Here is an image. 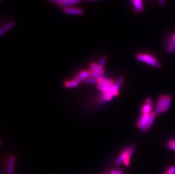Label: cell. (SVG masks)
<instances>
[{"instance_id":"603a6c76","label":"cell","mask_w":175,"mask_h":174,"mask_svg":"<svg viewBox=\"0 0 175 174\" xmlns=\"http://www.w3.org/2000/svg\"><path fill=\"white\" fill-rule=\"evenodd\" d=\"M167 174H175V166H171L167 171Z\"/></svg>"},{"instance_id":"ac0fdd59","label":"cell","mask_w":175,"mask_h":174,"mask_svg":"<svg viewBox=\"0 0 175 174\" xmlns=\"http://www.w3.org/2000/svg\"><path fill=\"white\" fill-rule=\"evenodd\" d=\"M89 72V73H90L91 76H92V78H95V79H96L97 80H99V79H100L101 78H102L103 77V75H101V74L97 73V72L93 71V70H92V69H90Z\"/></svg>"},{"instance_id":"8992f818","label":"cell","mask_w":175,"mask_h":174,"mask_svg":"<svg viewBox=\"0 0 175 174\" xmlns=\"http://www.w3.org/2000/svg\"><path fill=\"white\" fill-rule=\"evenodd\" d=\"M63 11L66 14H72V15H82L84 13V10L76 7H65L62 9Z\"/></svg>"},{"instance_id":"6da1fadb","label":"cell","mask_w":175,"mask_h":174,"mask_svg":"<svg viewBox=\"0 0 175 174\" xmlns=\"http://www.w3.org/2000/svg\"><path fill=\"white\" fill-rule=\"evenodd\" d=\"M123 82L124 78L123 77L119 78L117 82L115 83L113 86H112L107 92L105 93H102L101 95L102 103H104L105 102L111 100L113 96H116L119 94V88L122 85Z\"/></svg>"},{"instance_id":"e0dca14e","label":"cell","mask_w":175,"mask_h":174,"mask_svg":"<svg viewBox=\"0 0 175 174\" xmlns=\"http://www.w3.org/2000/svg\"><path fill=\"white\" fill-rule=\"evenodd\" d=\"M156 112H151L150 114V117H149V119H148V125H147V130L150 129V127H151V126L152 125L153 122L154 121V119L155 118L156 116Z\"/></svg>"},{"instance_id":"2e32d148","label":"cell","mask_w":175,"mask_h":174,"mask_svg":"<svg viewBox=\"0 0 175 174\" xmlns=\"http://www.w3.org/2000/svg\"><path fill=\"white\" fill-rule=\"evenodd\" d=\"M171 102V97L170 96H166V100H165V102L163 106V112H165L167 110V109H168L170 103Z\"/></svg>"},{"instance_id":"d4e9b609","label":"cell","mask_w":175,"mask_h":174,"mask_svg":"<svg viewBox=\"0 0 175 174\" xmlns=\"http://www.w3.org/2000/svg\"><path fill=\"white\" fill-rule=\"evenodd\" d=\"M117 174H123V171L121 169H119L117 170Z\"/></svg>"},{"instance_id":"277c9868","label":"cell","mask_w":175,"mask_h":174,"mask_svg":"<svg viewBox=\"0 0 175 174\" xmlns=\"http://www.w3.org/2000/svg\"><path fill=\"white\" fill-rule=\"evenodd\" d=\"M134 152V147H130L123 152L119 156V157L116 159L115 163L116 165H119L121 164V163L124 162V161L126 160H130L131 156L133 155V153Z\"/></svg>"},{"instance_id":"4fadbf2b","label":"cell","mask_w":175,"mask_h":174,"mask_svg":"<svg viewBox=\"0 0 175 174\" xmlns=\"http://www.w3.org/2000/svg\"><path fill=\"white\" fill-rule=\"evenodd\" d=\"M90 67H91V69L93 70V71L97 72V73L102 75H103V74H104V69L101 68L98 64H96L95 63H92L90 65Z\"/></svg>"},{"instance_id":"83f0119b","label":"cell","mask_w":175,"mask_h":174,"mask_svg":"<svg viewBox=\"0 0 175 174\" xmlns=\"http://www.w3.org/2000/svg\"><path fill=\"white\" fill-rule=\"evenodd\" d=\"M88 1H96V0H88Z\"/></svg>"},{"instance_id":"8fae6325","label":"cell","mask_w":175,"mask_h":174,"mask_svg":"<svg viewBox=\"0 0 175 174\" xmlns=\"http://www.w3.org/2000/svg\"><path fill=\"white\" fill-rule=\"evenodd\" d=\"M15 26V22H10L7 23L5 24L4 26H3L0 30V35L2 36L3 34H4L5 32L8 31L9 30Z\"/></svg>"},{"instance_id":"484cf974","label":"cell","mask_w":175,"mask_h":174,"mask_svg":"<svg viewBox=\"0 0 175 174\" xmlns=\"http://www.w3.org/2000/svg\"><path fill=\"white\" fill-rule=\"evenodd\" d=\"M110 174H117V171L113 170H112V171H111Z\"/></svg>"},{"instance_id":"f1b7e54d","label":"cell","mask_w":175,"mask_h":174,"mask_svg":"<svg viewBox=\"0 0 175 174\" xmlns=\"http://www.w3.org/2000/svg\"><path fill=\"white\" fill-rule=\"evenodd\" d=\"M166 174V173H164V174Z\"/></svg>"},{"instance_id":"ba28073f","label":"cell","mask_w":175,"mask_h":174,"mask_svg":"<svg viewBox=\"0 0 175 174\" xmlns=\"http://www.w3.org/2000/svg\"><path fill=\"white\" fill-rule=\"evenodd\" d=\"M166 98V96L164 94L161 95L160 97H159V99L158 102V105L156 108V113L158 115H159L162 112H163V106L165 102Z\"/></svg>"},{"instance_id":"9a60e30c","label":"cell","mask_w":175,"mask_h":174,"mask_svg":"<svg viewBox=\"0 0 175 174\" xmlns=\"http://www.w3.org/2000/svg\"><path fill=\"white\" fill-rule=\"evenodd\" d=\"M79 82L76 81L75 79L70 81H67L64 83L65 87L68 88H75L77 87L79 85Z\"/></svg>"},{"instance_id":"3957f363","label":"cell","mask_w":175,"mask_h":174,"mask_svg":"<svg viewBox=\"0 0 175 174\" xmlns=\"http://www.w3.org/2000/svg\"><path fill=\"white\" fill-rule=\"evenodd\" d=\"M97 89L101 91L102 93L107 92L111 87L115 84L111 79L105 78L104 77L97 80Z\"/></svg>"},{"instance_id":"44dd1931","label":"cell","mask_w":175,"mask_h":174,"mask_svg":"<svg viewBox=\"0 0 175 174\" xmlns=\"http://www.w3.org/2000/svg\"><path fill=\"white\" fill-rule=\"evenodd\" d=\"M106 61H107V59H106V57H102L100 59V61H99V63H98V65L101 67V68H104V66H105V63H106Z\"/></svg>"},{"instance_id":"30bf717a","label":"cell","mask_w":175,"mask_h":174,"mask_svg":"<svg viewBox=\"0 0 175 174\" xmlns=\"http://www.w3.org/2000/svg\"><path fill=\"white\" fill-rule=\"evenodd\" d=\"M15 163V157L13 156H11L8 161L7 174H13V169Z\"/></svg>"},{"instance_id":"4316f807","label":"cell","mask_w":175,"mask_h":174,"mask_svg":"<svg viewBox=\"0 0 175 174\" xmlns=\"http://www.w3.org/2000/svg\"><path fill=\"white\" fill-rule=\"evenodd\" d=\"M173 38V39L175 41V34H174V35H173V38Z\"/></svg>"},{"instance_id":"ffe728a7","label":"cell","mask_w":175,"mask_h":174,"mask_svg":"<svg viewBox=\"0 0 175 174\" xmlns=\"http://www.w3.org/2000/svg\"><path fill=\"white\" fill-rule=\"evenodd\" d=\"M168 147L175 151V139H172L168 142Z\"/></svg>"},{"instance_id":"5bb4252c","label":"cell","mask_w":175,"mask_h":174,"mask_svg":"<svg viewBox=\"0 0 175 174\" xmlns=\"http://www.w3.org/2000/svg\"><path fill=\"white\" fill-rule=\"evenodd\" d=\"M80 1H81V0H67V1H64V2H62L60 3H58V5L60 6L65 7H67V6H70V5H75V4H77L78 3H80Z\"/></svg>"},{"instance_id":"7402d4cb","label":"cell","mask_w":175,"mask_h":174,"mask_svg":"<svg viewBox=\"0 0 175 174\" xmlns=\"http://www.w3.org/2000/svg\"><path fill=\"white\" fill-rule=\"evenodd\" d=\"M85 82L88 84H94L97 83V80L96 79H95L93 78H90V77L88 78L87 79H86Z\"/></svg>"},{"instance_id":"5b68a950","label":"cell","mask_w":175,"mask_h":174,"mask_svg":"<svg viewBox=\"0 0 175 174\" xmlns=\"http://www.w3.org/2000/svg\"><path fill=\"white\" fill-rule=\"evenodd\" d=\"M150 117L149 114H142L140 119L137 122V127L141 129L143 133L147 130V125L148 123V119Z\"/></svg>"},{"instance_id":"7a4b0ae2","label":"cell","mask_w":175,"mask_h":174,"mask_svg":"<svg viewBox=\"0 0 175 174\" xmlns=\"http://www.w3.org/2000/svg\"><path fill=\"white\" fill-rule=\"evenodd\" d=\"M137 59L139 61L145 62L157 68H160L161 67V65L158 62L157 59L149 54H139L137 55Z\"/></svg>"},{"instance_id":"52a82bcc","label":"cell","mask_w":175,"mask_h":174,"mask_svg":"<svg viewBox=\"0 0 175 174\" xmlns=\"http://www.w3.org/2000/svg\"><path fill=\"white\" fill-rule=\"evenodd\" d=\"M152 102L151 99L147 98L146 100V103L143 105L142 109V114H149L152 107Z\"/></svg>"},{"instance_id":"d6986e66","label":"cell","mask_w":175,"mask_h":174,"mask_svg":"<svg viewBox=\"0 0 175 174\" xmlns=\"http://www.w3.org/2000/svg\"><path fill=\"white\" fill-rule=\"evenodd\" d=\"M168 51L172 53L175 51V41L173 39V38L170 42V43L168 47Z\"/></svg>"},{"instance_id":"cb8c5ba5","label":"cell","mask_w":175,"mask_h":174,"mask_svg":"<svg viewBox=\"0 0 175 174\" xmlns=\"http://www.w3.org/2000/svg\"><path fill=\"white\" fill-rule=\"evenodd\" d=\"M164 1L165 0H159V4L160 6H163L164 5Z\"/></svg>"},{"instance_id":"7c38bea8","label":"cell","mask_w":175,"mask_h":174,"mask_svg":"<svg viewBox=\"0 0 175 174\" xmlns=\"http://www.w3.org/2000/svg\"><path fill=\"white\" fill-rule=\"evenodd\" d=\"M134 5V10L136 12L142 11L143 10V6L142 0H132Z\"/></svg>"},{"instance_id":"9c48e42d","label":"cell","mask_w":175,"mask_h":174,"mask_svg":"<svg viewBox=\"0 0 175 174\" xmlns=\"http://www.w3.org/2000/svg\"><path fill=\"white\" fill-rule=\"evenodd\" d=\"M91 76L90 73L88 71H81L78 75L75 78V80L77 81L78 82H81L82 81H85L86 79H87L88 78H89Z\"/></svg>"}]
</instances>
